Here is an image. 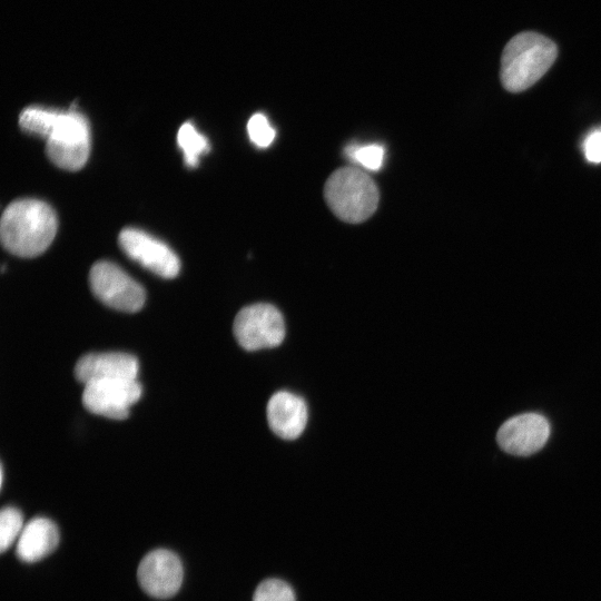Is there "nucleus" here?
<instances>
[{"instance_id":"f257e3e1","label":"nucleus","mask_w":601,"mask_h":601,"mask_svg":"<svg viewBox=\"0 0 601 601\" xmlns=\"http://www.w3.org/2000/svg\"><path fill=\"white\" fill-rule=\"evenodd\" d=\"M58 228L55 210L46 201L22 198L10 203L0 221L3 247L19 257H35L52 243Z\"/></svg>"},{"instance_id":"f03ea898","label":"nucleus","mask_w":601,"mask_h":601,"mask_svg":"<svg viewBox=\"0 0 601 601\" xmlns=\"http://www.w3.org/2000/svg\"><path fill=\"white\" fill-rule=\"evenodd\" d=\"M558 55L555 43L536 32H521L504 47L501 58V81L511 92L534 85L552 66Z\"/></svg>"},{"instance_id":"7ed1b4c3","label":"nucleus","mask_w":601,"mask_h":601,"mask_svg":"<svg viewBox=\"0 0 601 601\" xmlns=\"http://www.w3.org/2000/svg\"><path fill=\"white\" fill-rule=\"evenodd\" d=\"M324 197L336 217L349 224L370 218L376 210L380 193L370 175L357 167H342L326 180Z\"/></svg>"},{"instance_id":"20e7f679","label":"nucleus","mask_w":601,"mask_h":601,"mask_svg":"<svg viewBox=\"0 0 601 601\" xmlns=\"http://www.w3.org/2000/svg\"><path fill=\"white\" fill-rule=\"evenodd\" d=\"M46 141V152L52 164L65 170H79L90 152L89 122L73 108L61 110Z\"/></svg>"},{"instance_id":"39448f33","label":"nucleus","mask_w":601,"mask_h":601,"mask_svg":"<svg viewBox=\"0 0 601 601\" xmlns=\"http://www.w3.org/2000/svg\"><path fill=\"white\" fill-rule=\"evenodd\" d=\"M89 284L93 295L106 306L135 313L145 304V289L118 265L100 260L92 265Z\"/></svg>"},{"instance_id":"423d86ee","label":"nucleus","mask_w":601,"mask_h":601,"mask_svg":"<svg viewBox=\"0 0 601 601\" xmlns=\"http://www.w3.org/2000/svg\"><path fill=\"white\" fill-rule=\"evenodd\" d=\"M233 329L238 344L246 351L276 347L285 337L282 313L267 303L242 308L235 317Z\"/></svg>"},{"instance_id":"0eeeda50","label":"nucleus","mask_w":601,"mask_h":601,"mask_svg":"<svg viewBox=\"0 0 601 601\" xmlns=\"http://www.w3.org/2000/svg\"><path fill=\"white\" fill-rule=\"evenodd\" d=\"M82 404L92 414L125 420L141 396L137 380H104L83 385Z\"/></svg>"},{"instance_id":"6e6552de","label":"nucleus","mask_w":601,"mask_h":601,"mask_svg":"<svg viewBox=\"0 0 601 601\" xmlns=\"http://www.w3.org/2000/svg\"><path fill=\"white\" fill-rule=\"evenodd\" d=\"M119 245L130 259L159 277L174 278L179 274L180 262L175 252L144 230L122 229Z\"/></svg>"},{"instance_id":"1a4fd4ad","label":"nucleus","mask_w":601,"mask_h":601,"mask_svg":"<svg viewBox=\"0 0 601 601\" xmlns=\"http://www.w3.org/2000/svg\"><path fill=\"white\" fill-rule=\"evenodd\" d=\"M183 577L180 559L166 549H157L146 554L137 570L140 587L157 599H167L176 594Z\"/></svg>"},{"instance_id":"9d476101","label":"nucleus","mask_w":601,"mask_h":601,"mask_svg":"<svg viewBox=\"0 0 601 601\" xmlns=\"http://www.w3.org/2000/svg\"><path fill=\"white\" fill-rule=\"evenodd\" d=\"M550 435L548 420L536 413H525L508 420L497 431L501 449L513 455H531L544 446Z\"/></svg>"},{"instance_id":"9b49d317","label":"nucleus","mask_w":601,"mask_h":601,"mask_svg":"<svg viewBox=\"0 0 601 601\" xmlns=\"http://www.w3.org/2000/svg\"><path fill=\"white\" fill-rule=\"evenodd\" d=\"M138 361L127 353H92L80 357L75 376L83 385L104 380H137Z\"/></svg>"},{"instance_id":"f8f14e48","label":"nucleus","mask_w":601,"mask_h":601,"mask_svg":"<svg viewBox=\"0 0 601 601\" xmlns=\"http://www.w3.org/2000/svg\"><path fill=\"white\" fill-rule=\"evenodd\" d=\"M267 421L277 436L295 440L303 433L307 423L306 404L299 396L279 391L268 401Z\"/></svg>"},{"instance_id":"ddd939ff","label":"nucleus","mask_w":601,"mask_h":601,"mask_svg":"<svg viewBox=\"0 0 601 601\" xmlns=\"http://www.w3.org/2000/svg\"><path fill=\"white\" fill-rule=\"evenodd\" d=\"M57 525L49 519L35 518L23 528L17 543V556L24 562H37L55 551L59 543Z\"/></svg>"},{"instance_id":"4468645a","label":"nucleus","mask_w":601,"mask_h":601,"mask_svg":"<svg viewBox=\"0 0 601 601\" xmlns=\"http://www.w3.org/2000/svg\"><path fill=\"white\" fill-rule=\"evenodd\" d=\"M61 110L31 106L23 109L19 116V126L29 135L47 139Z\"/></svg>"},{"instance_id":"2eb2a0df","label":"nucleus","mask_w":601,"mask_h":601,"mask_svg":"<svg viewBox=\"0 0 601 601\" xmlns=\"http://www.w3.org/2000/svg\"><path fill=\"white\" fill-rule=\"evenodd\" d=\"M177 142L184 152V160L187 167H196L201 154L209 151V142L205 136L199 134L190 122H185L178 130Z\"/></svg>"},{"instance_id":"dca6fc26","label":"nucleus","mask_w":601,"mask_h":601,"mask_svg":"<svg viewBox=\"0 0 601 601\" xmlns=\"http://www.w3.org/2000/svg\"><path fill=\"white\" fill-rule=\"evenodd\" d=\"M346 157L363 168L377 171L382 168L385 148L380 144L351 145L345 149Z\"/></svg>"},{"instance_id":"f3484780","label":"nucleus","mask_w":601,"mask_h":601,"mask_svg":"<svg viewBox=\"0 0 601 601\" xmlns=\"http://www.w3.org/2000/svg\"><path fill=\"white\" fill-rule=\"evenodd\" d=\"M22 513L13 508L6 506L0 513V551L4 552L23 530Z\"/></svg>"},{"instance_id":"a211bd4d","label":"nucleus","mask_w":601,"mask_h":601,"mask_svg":"<svg viewBox=\"0 0 601 601\" xmlns=\"http://www.w3.org/2000/svg\"><path fill=\"white\" fill-rule=\"evenodd\" d=\"M253 601H296V599L287 582L279 579H267L257 585Z\"/></svg>"},{"instance_id":"6ab92c4d","label":"nucleus","mask_w":601,"mask_h":601,"mask_svg":"<svg viewBox=\"0 0 601 601\" xmlns=\"http://www.w3.org/2000/svg\"><path fill=\"white\" fill-rule=\"evenodd\" d=\"M249 139L257 147H268L275 138V129L270 126L267 117L263 114H254L247 124Z\"/></svg>"},{"instance_id":"aec40b11","label":"nucleus","mask_w":601,"mask_h":601,"mask_svg":"<svg viewBox=\"0 0 601 601\" xmlns=\"http://www.w3.org/2000/svg\"><path fill=\"white\" fill-rule=\"evenodd\" d=\"M584 156L590 162L601 161V129L590 134L583 142Z\"/></svg>"}]
</instances>
